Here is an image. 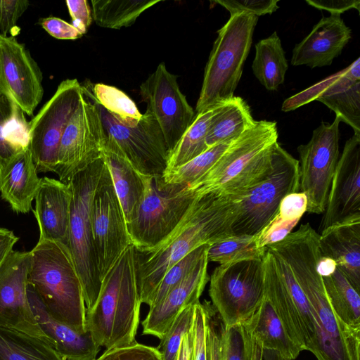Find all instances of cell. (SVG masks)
<instances>
[{"label": "cell", "mask_w": 360, "mask_h": 360, "mask_svg": "<svg viewBox=\"0 0 360 360\" xmlns=\"http://www.w3.org/2000/svg\"><path fill=\"white\" fill-rule=\"evenodd\" d=\"M239 202L228 196L197 195L179 224L162 242L147 251L137 250L141 303L151 306L165 273L186 255L233 235L232 226Z\"/></svg>", "instance_id": "6da1fadb"}, {"label": "cell", "mask_w": 360, "mask_h": 360, "mask_svg": "<svg viewBox=\"0 0 360 360\" xmlns=\"http://www.w3.org/2000/svg\"><path fill=\"white\" fill-rule=\"evenodd\" d=\"M273 252L288 264L311 307L316 323L312 354L317 360H359L360 330L347 326L335 314L316 270L321 255L319 235L311 229L297 231L277 243Z\"/></svg>", "instance_id": "7a4b0ae2"}, {"label": "cell", "mask_w": 360, "mask_h": 360, "mask_svg": "<svg viewBox=\"0 0 360 360\" xmlns=\"http://www.w3.org/2000/svg\"><path fill=\"white\" fill-rule=\"evenodd\" d=\"M141 304L138 251L131 244L105 276L94 304L86 310V330L106 349L132 344Z\"/></svg>", "instance_id": "3957f363"}, {"label": "cell", "mask_w": 360, "mask_h": 360, "mask_svg": "<svg viewBox=\"0 0 360 360\" xmlns=\"http://www.w3.org/2000/svg\"><path fill=\"white\" fill-rule=\"evenodd\" d=\"M277 140L276 122L255 120L231 142L217 162L186 189L195 196L214 194L240 200L269 173Z\"/></svg>", "instance_id": "277c9868"}, {"label": "cell", "mask_w": 360, "mask_h": 360, "mask_svg": "<svg viewBox=\"0 0 360 360\" xmlns=\"http://www.w3.org/2000/svg\"><path fill=\"white\" fill-rule=\"evenodd\" d=\"M27 280L49 313L79 333H85L86 305L82 283L69 248L39 240L30 251Z\"/></svg>", "instance_id": "5b68a950"}, {"label": "cell", "mask_w": 360, "mask_h": 360, "mask_svg": "<svg viewBox=\"0 0 360 360\" xmlns=\"http://www.w3.org/2000/svg\"><path fill=\"white\" fill-rule=\"evenodd\" d=\"M258 18L247 13L234 14L217 31L205 68L196 113L234 96Z\"/></svg>", "instance_id": "8992f818"}, {"label": "cell", "mask_w": 360, "mask_h": 360, "mask_svg": "<svg viewBox=\"0 0 360 360\" xmlns=\"http://www.w3.org/2000/svg\"><path fill=\"white\" fill-rule=\"evenodd\" d=\"M104 161L100 158L76 174L68 184L71 190L68 248L77 271L86 310L94 304L101 285L94 248L91 206Z\"/></svg>", "instance_id": "52a82bcc"}, {"label": "cell", "mask_w": 360, "mask_h": 360, "mask_svg": "<svg viewBox=\"0 0 360 360\" xmlns=\"http://www.w3.org/2000/svg\"><path fill=\"white\" fill-rule=\"evenodd\" d=\"M145 191L135 219L127 224L139 252L162 242L179 224L195 198L186 187L165 186L161 176L143 175Z\"/></svg>", "instance_id": "ba28073f"}, {"label": "cell", "mask_w": 360, "mask_h": 360, "mask_svg": "<svg viewBox=\"0 0 360 360\" xmlns=\"http://www.w3.org/2000/svg\"><path fill=\"white\" fill-rule=\"evenodd\" d=\"M299 191V161L277 141L269 173L239 202L233 235H257L277 214L283 198Z\"/></svg>", "instance_id": "9c48e42d"}, {"label": "cell", "mask_w": 360, "mask_h": 360, "mask_svg": "<svg viewBox=\"0 0 360 360\" xmlns=\"http://www.w3.org/2000/svg\"><path fill=\"white\" fill-rule=\"evenodd\" d=\"M264 297L272 304L290 339L311 353L316 323L311 307L288 264L266 250L263 258Z\"/></svg>", "instance_id": "30bf717a"}, {"label": "cell", "mask_w": 360, "mask_h": 360, "mask_svg": "<svg viewBox=\"0 0 360 360\" xmlns=\"http://www.w3.org/2000/svg\"><path fill=\"white\" fill-rule=\"evenodd\" d=\"M209 295L224 327L243 323L264 300L263 259L219 264L210 277Z\"/></svg>", "instance_id": "8fae6325"}, {"label": "cell", "mask_w": 360, "mask_h": 360, "mask_svg": "<svg viewBox=\"0 0 360 360\" xmlns=\"http://www.w3.org/2000/svg\"><path fill=\"white\" fill-rule=\"evenodd\" d=\"M84 97L77 79H67L29 122V148L37 172H54L60 139Z\"/></svg>", "instance_id": "7c38bea8"}, {"label": "cell", "mask_w": 360, "mask_h": 360, "mask_svg": "<svg viewBox=\"0 0 360 360\" xmlns=\"http://www.w3.org/2000/svg\"><path fill=\"white\" fill-rule=\"evenodd\" d=\"M322 122L313 131L310 141L297 147L300 156V191L305 193L307 212H324L333 175L340 158L339 125Z\"/></svg>", "instance_id": "4fadbf2b"}, {"label": "cell", "mask_w": 360, "mask_h": 360, "mask_svg": "<svg viewBox=\"0 0 360 360\" xmlns=\"http://www.w3.org/2000/svg\"><path fill=\"white\" fill-rule=\"evenodd\" d=\"M106 134L96 104L84 96L60 139L54 173L68 184L79 172L101 158Z\"/></svg>", "instance_id": "5bb4252c"}, {"label": "cell", "mask_w": 360, "mask_h": 360, "mask_svg": "<svg viewBox=\"0 0 360 360\" xmlns=\"http://www.w3.org/2000/svg\"><path fill=\"white\" fill-rule=\"evenodd\" d=\"M94 103L107 138L117 146L130 164L142 175L162 176L167 169L169 150L155 118L146 111L136 126H126Z\"/></svg>", "instance_id": "9a60e30c"}, {"label": "cell", "mask_w": 360, "mask_h": 360, "mask_svg": "<svg viewBox=\"0 0 360 360\" xmlns=\"http://www.w3.org/2000/svg\"><path fill=\"white\" fill-rule=\"evenodd\" d=\"M91 225L102 282L120 255L131 245L123 211L105 164L93 197Z\"/></svg>", "instance_id": "2e32d148"}, {"label": "cell", "mask_w": 360, "mask_h": 360, "mask_svg": "<svg viewBox=\"0 0 360 360\" xmlns=\"http://www.w3.org/2000/svg\"><path fill=\"white\" fill-rule=\"evenodd\" d=\"M140 95L146 111L157 121L169 153L195 116L179 88L177 76L160 63L140 85Z\"/></svg>", "instance_id": "e0dca14e"}, {"label": "cell", "mask_w": 360, "mask_h": 360, "mask_svg": "<svg viewBox=\"0 0 360 360\" xmlns=\"http://www.w3.org/2000/svg\"><path fill=\"white\" fill-rule=\"evenodd\" d=\"M30 264V252L12 250L0 266V327L29 334L50 344L29 303Z\"/></svg>", "instance_id": "ac0fdd59"}, {"label": "cell", "mask_w": 360, "mask_h": 360, "mask_svg": "<svg viewBox=\"0 0 360 360\" xmlns=\"http://www.w3.org/2000/svg\"><path fill=\"white\" fill-rule=\"evenodd\" d=\"M316 100L335 113L340 121L360 134V58L340 72L286 99L283 111L295 110Z\"/></svg>", "instance_id": "d6986e66"}, {"label": "cell", "mask_w": 360, "mask_h": 360, "mask_svg": "<svg viewBox=\"0 0 360 360\" xmlns=\"http://www.w3.org/2000/svg\"><path fill=\"white\" fill-rule=\"evenodd\" d=\"M42 73L24 44L0 35V94L31 116L42 99Z\"/></svg>", "instance_id": "ffe728a7"}, {"label": "cell", "mask_w": 360, "mask_h": 360, "mask_svg": "<svg viewBox=\"0 0 360 360\" xmlns=\"http://www.w3.org/2000/svg\"><path fill=\"white\" fill-rule=\"evenodd\" d=\"M322 229L360 214V134L345 143L331 182Z\"/></svg>", "instance_id": "44dd1931"}, {"label": "cell", "mask_w": 360, "mask_h": 360, "mask_svg": "<svg viewBox=\"0 0 360 360\" xmlns=\"http://www.w3.org/2000/svg\"><path fill=\"white\" fill-rule=\"evenodd\" d=\"M208 262L207 253L193 270L172 288L161 302L149 307V311L141 323L143 335H153L160 340L182 309L199 302L210 281Z\"/></svg>", "instance_id": "7402d4cb"}, {"label": "cell", "mask_w": 360, "mask_h": 360, "mask_svg": "<svg viewBox=\"0 0 360 360\" xmlns=\"http://www.w3.org/2000/svg\"><path fill=\"white\" fill-rule=\"evenodd\" d=\"M352 37L340 14L323 17L292 50L291 64L311 68L330 65Z\"/></svg>", "instance_id": "603a6c76"}, {"label": "cell", "mask_w": 360, "mask_h": 360, "mask_svg": "<svg viewBox=\"0 0 360 360\" xmlns=\"http://www.w3.org/2000/svg\"><path fill=\"white\" fill-rule=\"evenodd\" d=\"M71 198L69 184L47 176L41 178L33 211L39 229V240L68 247Z\"/></svg>", "instance_id": "cb8c5ba5"}, {"label": "cell", "mask_w": 360, "mask_h": 360, "mask_svg": "<svg viewBox=\"0 0 360 360\" xmlns=\"http://www.w3.org/2000/svg\"><path fill=\"white\" fill-rule=\"evenodd\" d=\"M27 294L37 321L50 344L64 360H94L100 345L89 331L79 333L55 319L34 287L27 283Z\"/></svg>", "instance_id": "d4e9b609"}, {"label": "cell", "mask_w": 360, "mask_h": 360, "mask_svg": "<svg viewBox=\"0 0 360 360\" xmlns=\"http://www.w3.org/2000/svg\"><path fill=\"white\" fill-rule=\"evenodd\" d=\"M322 255L333 259L354 288L360 291V214L322 229L319 235Z\"/></svg>", "instance_id": "484cf974"}, {"label": "cell", "mask_w": 360, "mask_h": 360, "mask_svg": "<svg viewBox=\"0 0 360 360\" xmlns=\"http://www.w3.org/2000/svg\"><path fill=\"white\" fill-rule=\"evenodd\" d=\"M101 158L110 172L127 224L132 221L142 202L145 184L141 174L117 146L106 136Z\"/></svg>", "instance_id": "4316f807"}, {"label": "cell", "mask_w": 360, "mask_h": 360, "mask_svg": "<svg viewBox=\"0 0 360 360\" xmlns=\"http://www.w3.org/2000/svg\"><path fill=\"white\" fill-rule=\"evenodd\" d=\"M28 148L13 158L0 173V193L13 211L26 214L38 191L41 178L37 175Z\"/></svg>", "instance_id": "83f0119b"}, {"label": "cell", "mask_w": 360, "mask_h": 360, "mask_svg": "<svg viewBox=\"0 0 360 360\" xmlns=\"http://www.w3.org/2000/svg\"><path fill=\"white\" fill-rule=\"evenodd\" d=\"M252 338L264 349L295 359L301 349L290 339L269 300H264L256 311L243 323Z\"/></svg>", "instance_id": "f1b7e54d"}, {"label": "cell", "mask_w": 360, "mask_h": 360, "mask_svg": "<svg viewBox=\"0 0 360 360\" xmlns=\"http://www.w3.org/2000/svg\"><path fill=\"white\" fill-rule=\"evenodd\" d=\"M29 128L22 109L0 94V173L13 158L29 147Z\"/></svg>", "instance_id": "f546056e"}, {"label": "cell", "mask_w": 360, "mask_h": 360, "mask_svg": "<svg viewBox=\"0 0 360 360\" xmlns=\"http://www.w3.org/2000/svg\"><path fill=\"white\" fill-rule=\"evenodd\" d=\"M255 122L248 103L242 98L233 96L223 103L213 115L206 136L207 148L233 141Z\"/></svg>", "instance_id": "4dcf8cb0"}, {"label": "cell", "mask_w": 360, "mask_h": 360, "mask_svg": "<svg viewBox=\"0 0 360 360\" xmlns=\"http://www.w3.org/2000/svg\"><path fill=\"white\" fill-rule=\"evenodd\" d=\"M252 62L253 74L269 91L277 90L288 68L281 41L276 32L257 42Z\"/></svg>", "instance_id": "1f68e13d"}, {"label": "cell", "mask_w": 360, "mask_h": 360, "mask_svg": "<svg viewBox=\"0 0 360 360\" xmlns=\"http://www.w3.org/2000/svg\"><path fill=\"white\" fill-rule=\"evenodd\" d=\"M333 311L347 326L360 330V296L346 276L337 266L330 276L322 277Z\"/></svg>", "instance_id": "d6a6232c"}, {"label": "cell", "mask_w": 360, "mask_h": 360, "mask_svg": "<svg viewBox=\"0 0 360 360\" xmlns=\"http://www.w3.org/2000/svg\"><path fill=\"white\" fill-rule=\"evenodd\" d=\"M0 360H64L46 341L0 327Z\"/></svg>", "instance_id": "836d02e7"}, {"label": "cell", "mask_w": 360, "mask_h": 360, "mask_svg": "<svg viewBox=\"0 0 360 360\" xmlns=\"http://www.w3.org/2000/svg\"><path fill=\"white\" fill-rule=\"evenodd\" d=\"M222 103L195 113L192 123L169 153L166 170L181 166L208 149L205 142L208 128Z\"/></svg>", "instance_id": "e575fe53"}, {"label": "cell", "mask_w": 360, "mask_h": 360, "mask_svg": "<svg viewBox=\"0 0 360 360\" xmlns=\"http://www.w3.org/2000/svg\"><path fill=\"white\" fill-rule=\"evenodd\" d=\"M161 0H91L92 18L100 27L110 29L127 27L146 10Z\"/></svg>", "instance_id": "d590c367"}, {"label": "cell", "mask_w": 360, "mask_h": 360, "mask_svg": "<svg viewBox=\"0 0 360 360\" xmlns=\"http://www.w3.org/2000/svg\"><path fill=\"white\" fill-rule=\"evenodd\" d=\"M84 96L94 101L121 123L134 127L141 120L140 112L134 101L117 87L102 83L82 84Z\"/></svg>", "instance_id": "8d00e7d4"}, {"label": "cell", "mask_w": 360, "mask_h": 360, "mask_svg": "<svg viewBox=\"0 0 360 360\" xmlns=\"http://www.w3.org/2000/svg\"><path fill=\"white\" fill-rule=\"evenodd\" d=\"M232 141L217 143L186 163L165 171L163 185L186 187L204 176L221 158Z\"/></svg>", "instance_id": "74e56055"}, {"label": "cell", "mask_w": 360, "mask_h": 360, "mask_svg": "<svg viewBox=\"0 0 360 360\" xmlns=\"http://www.w3.org/2000/svg\"><path fill=\"white\" fill-rule=\"evenodd\" d=\"M263 350L243 323L222 326L219 333V360H262Z\"/></svg>", "instance_id": "f35d334b"}, {"label": "cell", "mask_w": 360, "mask_h": 360, "mask_svg": "<svg viewBox=\"0 0 360 360\" xmlns=\"http://www.w3.org/2000/svg\"><path fill=\"white\" fill-rule=\"evenodd\" d=\"M266 251L258 248L256 236L233 235L210 245L207 250V259L219 264L262 259Z\"/></svg>", "instance_id": "ab89813d"}, {"label": "cell", "mask_w": 360, "mask_h": 360, "mask_svg": "<svg viewBox=\"0 0 360 360\" xmlns=\"http://www.w3.org/2000/svg\"><path fill=\"white\" fill-rule=\"evenodd\" d=\"M196 303L182 309L160 340L157 349L160 352L162 360H176L184 337L193 328Z\"/></svg>", "instance_id": "60d3db41"}, {"label": "cell", "mask_w": 360, "mask_h": 360, "mask_svg": "<svg viewBox=\"0 0 360 360\" xmlns=\"http://www.w3.org/2000/svg\"><path fill=\"white\" fill-rule=\"evenodd\" d=\"M210 246L203 245L198 247L167 270L154 294L150 307L161 302L172 288L181 283L193 270L200 260L207 253Z\"/></svg>", "instance_id": "b9f144b4"}, {"label": "cell", "mask_w": 360, "mask_h": 360, "mask_svg": "<svg viewBox=\"0 0 360 360\" xmlns=\"http://www.w3.org/2000/svg\"><path fill=\"white\" fill-rule=\"evenodd\" d=\"M212 312L210 304L207 302L203 304L198 302L195 304L194 360H210L207 329Z\"/></svg>", "instance_id": "7bdbcfd3"}, {"label": "cell", "mask_w": 360, "mask_h": 360, "mask_svg": "<svg viewBox=\"0 0 360 360\" xmlns=\"http://www.w3.org/2000/svg\"><path fill=\"white\" fill-rule=\"evenodd\" d=\"M94 360H162L157 347L135 342L128 345L107 349Z\"/></svg>", "instance_id": "ee69618b"}, {"label": "cell", "mask_w": 360, "mask_h": 360, "mask_svg": "<svg viewBox=\"0 0 360 360\" xmlns=\"http://www.w3.org/2000/svg\"><path fill=\"white\" fill-rule=\"evenodd\" d=\"M299 221L283 219L278 214L257 234L256 242L258 248L266 250V247L281 241L289 233Z\"/></svg>", "instance_id": "f6af8a7d"}, {"label": "cell", "mask_w": 360, "mask_h": 360, "mask_svg": "<svg viewBox=\"0 0 360 360\" xmlns=\"http://www.w3.org/2000/svg\"><path fill=\"white\" fill-rule=\"evenodd\" d=\"M227 9L231 15L247 13L257 16L271 14L278 8V0H231L214 1Z\"/></svg>", "instance_id": "bcb514c9"}, {"label": "cell", "mask_w": 360, "mask_h": 360, "mask_svg": "<svg viewBox=\"0 0 360 360\" xmlns=\"http://www.w3.org/2000/svg\"><path fill=\"white\" fill-rule=\"evenodd\" d=\"M29 4L27 0H0V35L19 30L16 23Z\"/></svg>", "instance_id": "7dc6e473"}, {"label": "cell", "mask_w": 360, "mask_h": 360, "mask_svg": "<svg viewBox=\"0 0 360 360\" xmlns=\"http://www.w3.org/2000/svg\"><path fill=\"white\" fill-rule=\"evenodd\" d=\"M307 196L304 193H292L283 198L277 214L287 221H300L307 212Z\"/></svg>", "instance_id": "c3c4849f"}, {"label": "cell", "mask_w": 360, "mask_h": 360, "mask_svg": "<svg viewBox=\"0 0 360 360\" xmlns=\"http://www.w3.org/2000/svg\"><path fill=\"white\" fill-rule=\"evenodd\" d=\"M72 18V25L83 35L92 22L90 6L86 0H67L65 1Z\"/></svg>", "instance_id": "681fc988"}, {"label": "cell", "mask_w": 360, "mask_h": 360, "mask_svg": "<svg viewBox=\"0 0 360 360\" xmlns=\"http://www.w3.org/2000/svg\"><path fill=\"white\" fill-rule=\"evenodd\" d=\"M42 27L52 37L58 39H77L82 34L70 23L56 17L41 20Z\"/></svg>", "instance_id": "f907efd6"}, {"label": "cell", "mask_w": 360, "mask_h": 360, "mask_svg": "<svg viewBox=\"0 0 360 360\" xmlns=\"http://www.w3.org/2000/svg\"><path fill=\"white\" fill-rule=\"evenodd\" d=\"M309 6L320 10H326L331 14L341 13L349 10L356 9L360 11L359 0H306Z\"/></svg>", "instance_id": "816d5d0a"}, {"label": "cell", "mask_w": 360, "mask_h": 360, "mask_svg": "<svg viewBox=\"0 0 360 360\" xmlns=\"http://www.w3.org/2000/svg\"><path fill=\"white\" fill-rule=\"evenodd\" d=\"M18 240L19 238L12 231L0 227V266L13 250V246Z\"/></svg>", "instance_id": "f5cc1de1"}, {"label": "cell", "mask_w": 360, "mask_h": 360, "mask_svg": "<svg viewBox=\"0 0 360 360\" xmlns=\"http://www.w3.org/2000/svg\"><path fill=\"white\" fill-rule=\"evenodd\" d=\"M177 360H194V331L192 329L185 335L179 351Z\"/></svg>", "instance_id": "db71d44e"}, {"label": "cell", "mask_w": 360, "mask_h": 360, "mask_svg": "<svg viewBox=\"0 0 360 360\" xmlns=\"http://www.w3.org/2000/svg\"><path fill=\"white\" fill-rule=\"evenodd\" d=\"M337 266L333 259L321 255L317 262L316 270L322 277H325L331 275Z\"/></svg>", "instance_id": "11a10c76"}, {"label": "cell", "mask_w": 360, "mask_h": 360, "mask_svg": "<svg viewBox=\"0 0 360 360\" xmlns=\"http://www.w3.org/2000/svg\"><path fill=\"white\" fill-rule=\"evenodd\" d=\"M262 360H289L282 356L278 352L270 350H263V359Z\"/></svg>", "instance_id": "9f6ffc18"}, {"label": "cell", "mask_w": 360, "mask_h": 360, "mask_svg": "<svg viewBox=\"0 0 360 360\" xmlns=\"http://www.w3.org/2000/svg\"><path fill=\"white\" fill-rule=\"evenodd\" d=\"M176 360H177V359H176Z\"/></svg>", "instance_id": "6f0895ef"}]
</instances>
